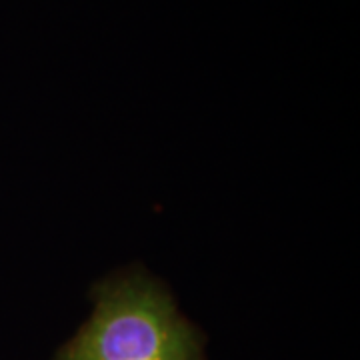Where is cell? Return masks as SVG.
Masks as SVG:
<instances>
[{"label":"cell","mask_w":360,"mask_h":360,"mask_svg":"<svg viewBox=\"0 0 360 360\" xmlns=\"http://www.w3.org/2000/svg\"><path fill=\"white\" fill-rule=\"evenodd\" d=\"M94 314L54 360H205L202 338L141 274L106 281Z\"/></svg>","instance_id":"obj_1"}]
</instances>
